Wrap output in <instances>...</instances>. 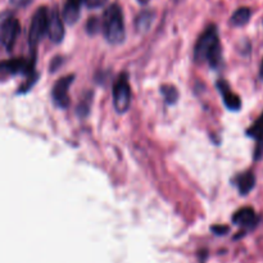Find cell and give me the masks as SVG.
I'll return each mask as SVG.
<instances>
[{
	"label": "cell",
	"instance_id": "6da1fadb",
	"mask_svg": "<svg viewBox=\"0 0 263 263\" xmlns=\"http://www.w3.org/2000/svg\"><path fill=\"white\" fill-rule=\"evenodd\" d=\"M194 59L198 63H210L212 68H218L222 63L220 37L216 26H210L198 39L194 48Z\"/></svg>",
	"mask_w": 263,
	"mask_h": 263
},
{
	"label": "cell",
	"instance_id": "7a4b0ae2",
	"mask_svg": "<svg viewBox=\"0 0 263 263\" xmlns=\"http://www.w3.org/2000/svg\"><path fill=\"white\" fill-rule=\"evenodd\" d=\"M103 33L109 44L118 45L125 40V20L118 4H112L104 10L102 18Z\"/></svg>",
	"mask_w": 263,
	"mask_h": 263
},
{
	"label": "cell",
	"instance_id": "3957f363",
	"mask_svg": "<svg viewBox=\"0 0 263 263\" xmlns=\"http://www.w3.org/2000/svg\"><path fill=\"white\" fill-rule=\"evenodd\" d=\"M49 26V12L46 7H40L33 14L31 20L30 31H28V44L31 49L35 50L36 46L41 41L46 32H48Z\"/></svg>",
	"mask_w": 263,
	"mask_h": 263
},
{
	"label": "cell",
	"instance_id": "277c9868",
	"mask_svg": "<svg viewBox=\"0 0 263 263\" xmlns=\"http://www.w3.org/2000/svg\"><path fill=\"white\" fill-rule=\"evenodd\" d=\"M21 33V25L17 18L9 13H4L0 17V44L7 49L12 50Z\"/></svg>",
	"mask_w": 263,
	"mask_h": 263
},
{
	"label": "cell",
	"instance_id": "5b68a950",
	"mask_svg": "<svg viewBox=\"0 0 263 263\" xmlns=\"http://www.w3.org/2000/svg\"><path fill=\"white\" fill-rule=\"evenodd\" d=\"M113 105L118 113H126L131 105V87L128 76L122 73L113 85Z\"/></svg>",
	"mask_w": 263,
	"mask_h": 263
},
{
	"label": "cell",
	"instance_id": "8992f818",
	"mask_svg": "<svg viewBox=\"0 0 263 263\" xmlns=\"http://www.w3.org/2000/svg\"><path fill=\"white\" fill-rule=\"evenodd\" d=\"M35 61H26L23 58L0 62V77L14 76V74H32Z\"/></svg>",
	"mask_w": 263,
	"mask_h": 263
},
{
	"label": "cell",
	"instance_id": "52a82bcc",
	"mask_svg": "<svg viewBox=\"0 0 263 263\" xmlns=\"http://www.w3.org/2000/svg\"><path fill=\"white\" fill-rule=\"evenodd\" d=\"M73 74H67V76L59 79L53 86L51 98H53V102L55 103L57 107L63 108V109L64 108H68L69 102H71L68 95V89L72 85V82H73Z\"/></svg>",
	"mask_w": 263,
	"mask_h": 263
},
{
	"label": "cell",
	"instance_id": "ba28073f",
	"mask_svg": "<svg viewBox=\"0 0 263 263\" xmlns=\"http://www.w3.org/2000/svg\"><path fill=\"white\" fill-rule=\"evenodd\" d=\"M49 39L54 44L62 43L64 37L63 18H61L58 9H53L49 13V26H48Z\"/></svg>",
	"mask_w": 263,
	"mask_h": 263
},
{
	"label": "cell",
	"instance_id": "9c48e42d",
	"mask_svg": "<svg viewBox=\"0 0 263 263\" xmlns=\"http://www.w3.org/2000/svg\"><path fill=\"white\" fill-rule=\"evenodd\" d=\"M217 89L220 91L221 97H222L223 103H225L226 107L230 110H239L241 108V100L240 97L235 92L231 91L230 86H229L228 82L225 80H220L217 82Z\"/></svg>",
	"mask_w": 263,
	"mask_h": 263
},
{
	"label": "cell",
	"instance_id": "30bf717a",
	"mask_svg": "<svg viewBox=\"0 0 263 263\" xmlns=\"http://www.w3.org/2000/svg\"><path fill=\"white\" fill-rule=\"evenodd\" d=\"M82 5H84L82 0H67L62 10V17L67 25H74L79 21Z\"/></svg>",
	"mask_w": 263,
	"mask_h": 263
},
{
	"label": "cell",
	"instance_id": "8fae6325",
	"mask_svg": "<svg viewBox=\"0 0 263 263\" xmlns=\"http://www.w3.org/2000/svg\"><path fill=\"white\" fill-rule=\"evenodd\" d=\"M257 221L258 218H257L256 212L251 207L241 208L233 216V222L241 228H254L257 225Z\"/></svg>",
	"mask_w": 263,
	"mask_h": 263
},
{
	"label": "cell",
	"instance_id": "7c38bea8",
	"mask_svg": "<svg viewBox=\"0 0 263 263\" xmlns=\"http://www.w3.org/2000/svg\"><path fill=\"white\" fill-rule=\"evenodd\" d=\"M235 185L241 195L248 194V193L253 189L254 185H256V177H254L253 172L248 171L236 176Z\"/></svg>",
	"mask_w": 263,
	"mask_h": 263
},
{
	"label": "cell",
	"instance_id": "4fadbf2b",
	"mask_svg": "<svg viewBox=\"0 0 263 263\" xmlns=\"http://www.w3.org/2000/svg\"><path fill=\"white\" fill-rule=\"evenodd\" d=\"M153 22H154V12H152V10H143V12L139 13V15L136 17V21H135L136 30L141 33L148 32V31L151 30Z\"/></svg>",
	"mask_w": 263,
	"mask_h": 263
},
{
	"label": "cell",
	"instance_id": "5bb4252c",
	"mask_svg": "<svg viewBox=\"0 0 263 263\" xmlns=\"http://www.w3.org/2000/svg\"><path fill=\"white\" fill-rule=\"evenodd\" d=\"M252 15V10L247 7L239 8L238 10L234 12V14L231 15L230 23L235 27H241V26H246L249 22Z\"/></svg>",
	"mask_w": 263,
	"mask_h": 263
},
{
	"label": "cell",
	"instance_id": "9a60e30c",
	"mask_svg": "<svg viewBox=\"0 0 263 263\" xmlns=\"http://www.w3.org/2000/svg\"><path fill=\"white\" fill-rule=\"evenodd\" d=\"M161 91L162 95L164 97V100H166L168 104H175V103L177 102V99H179V91H177L176 87L172 86V85H163V86L161 87Z\"/></svg>",
	"mask_w": 263,
	"mask_h": 263
},
{
	"label": "cell",
	"instance_id": "2e32d148",
	"mask_svg": "<svg viewBox=\"0 0 263 263\" xmlns=\"http://www.w3.org/2000/svg\"><path fill=\"white\" fill-rule=\"evenodd\" d=\"M247 135L251 136V138L256 139V140H259V139H263V113L261 117L253 123V126L248 128L247 131Z\"/></svg>",
	"mask_w": 263,
	"mask_h": 263
},
{
	"label": "cell",
	"instance_id": "e0dca14e",
	"mask_svg": "<svg viewBox=\"0 0 263 263\" xmlns=\"http://www.w3.org/2000/svg\"><path fill=\"white\" fill-rule=\"evenodd\" d=\"M91 98H92V94L87 92V94L82 98L80 104L77 105V115H79L80 117H86V116L89 115L90 104H91Z\"/></svg>",
	"mask_w": 263,
	"mask_h": 263
},
{
	"label": "cell",
	"instance_id": "ac0fdd59",
	"mask_svg": "<svg viewBox=\"0 0 263 263\" xmlns=\"http://www.w3.org/2000/svg\"><path fill=\"white\" fill-rule=\"evenodd\" d=\"M100 30H103L102 21L98 17H91L89 21H87L86 25V31L89 35H97Z\"/></svg>",
	"mask_w": 263,
	"mask_h": 263
},
{
	"label": "cell",
	"instance_id": "d6986e66",
	"mask_svg": "<svg viewBox=\"0 0 263 263\" xmlns=\"http://www.w3.org/2000/svg\"><path fill=\"white\" fill-rule=\"evenodd\" d=\"M107 2L108 0H82L84 5H86L87 8H91V9H97V8L103 7Z\"/></svg>",
	"mask_w": 263,
	"mask_h": 263
},
{
	"label": "cell",
	"instance_id": "ffe728a7",
	"mask_svg": "<svg viewBox=\"0 0 263 263\" xmlns=\"http://www.w3.org/2000/svg\"><path fill=\"white\" fill-rule=\"evenodd\" d=\"M263 157V139H259L257 140L256 149H254V159L256 161H259Z\"/></svg>",
	"mask_w": 263,
	"mask_h": 263
},
{
	"label": "cell",
	"instance_id": "44dd1931",
	"mask_svg": "<svg viewBox=\"0 0 263 263\" xmlns=\"http://www.w3.org/2000/svg\"><path fill=\"white\" fill-rule=\"evenodd\" d=\"M32 0H10V4L14 5L17 8H23L26 5H28Z\"/></svg>",
	"mask_w": 263,
	"mask_h": 263
},
{
	"label": "cell",
	"instance_id": "7402d4cb",
	"mask_svg": "<svg viewBox=\"0 0 263 263\" xmlns=\"http://www.w3.org/2000/svg\"><path fill=\"white\" fill-rule=\"evenodd\" d=\"M212 230L215 231V233H220V234H223V233H226V231H228L229 229L226 228V226H215V228H213Z\"/></svg>",
	"mask_w": 263,
	"mask_h": 263
},
{
	"label": "cell",
	"instance_id": "603a6c76",
	"mask_svg": "<svg viewBox=\"0 0 263 263\" xmlns=\"http://www.w3.org/2000/svg\"><path fill=\"white\" fill-rule=\"evenodd\" d=\"M148 2H149V0H138L139 4H146Z\"/></svg>",
	"mask_w": 263,
	"mask_h": 263
},
{
	"label": "cell",
	"instance_id": "cb8c5ba5",
	"mask_svg": "<svg viewBox=\"0 0 263 263\" xmlns=\"http://www.w3.org/2000/svg\"><path fill=\"white\" fill-rule=\"evenodd\" d=\"M261 76H262V79H263V63H262V66H261Z\"/></svg>",
	"mask_w": 263,
	"mask_h": 263
}]
</instances>
